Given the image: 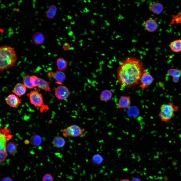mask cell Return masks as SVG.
<instances>
[{"instance_id":"cell-27","label":"cell","mask_w":181,"mask_h":181,"mask_svg":"<svg viewBox=\"0 0 181 181\" xmlns=\"http://www.w3.org/2000/svg\"><path fill=\"white\" fill-rule=\"evenodd\" d=\"M42 181H53V178L51 174H47L43 176Z\"/></svg>"},{"instance_id":"cell-31","label":"cell","mask_w":181,"mask_h":181,"mask_svg":"<svg viewBox=\"0 0 181 181\" xmlns=\"http://www.w3.org/2000/svg\"><path fill=\"white\" fill-rule=\"evenodd\" d=\"M120 181H130L129 180L127 179H121Z\"/></svg>"},{"instance_id":"cell-28","label":"cell","mask_w":181,"mask_h":181,"mask_svg":"<svg viewBox=\"0 0 181 181\" xmlns=\"http://www.w3.org/2000/svg\"><path fill=\"white\" fill-rule=\"evenodd\" d=\"M71 46L70 44L67 43H65L62 46V48L64 50H68L70 49Z\"/></svg>"},{"instance_id":"cell-17","label":"cell","mask_w":181,"mask_h":181,"mask_svg":"<svg viewBox=\"0 0 181 181\" xmlns=\"http://www.w3.org/2000/svg\"><path fill=\"white\" fill-rule=\"evenodd\" d=\"M32 40L35 44L40 45L42 44L44 40V37L42 33L39 32H35L33 35Z\"/></svg>"},{"instance_id":"cell-24","label":"cell","mask_w":181,"mask_h":181,"mask_svg":"<svg viewBox=\"0 0 181 181\" xmlns=\"http://www.w3.org/2000/svg\"><path fill=\"white\" fill-rule=\"evenodd\" d=\"M57 11V8L55 6L53 5H51L47 12V17L50 19L53 18L55 15Z\"/></svg>"},{"instance_id":"cell-3","label":"cell","mask_w":181,"mask_h":181,"mask_svg":"<svg viewBox=\"0 0 181 181\" xmlns=\"http://www.w3.org/2000/svg\"><path fill=\"white\" fill-rule=\"evenodd\" d=\"M179 109L178 106L171 102L162 104L161 107L159 114L161 121L167 123L174 118L175 113Z\"/></svg>"},{"instance_id":"cell-23","label":"cell","mask_w":181,"mask_h":181,"mask_svg":"<svg viewBox=\"0 0 181 181\" xmlns=\"http://www.w3.org/2000/svg\"><path fill=\"white\" fill-rule=\"evenodd\" d=\"M112 96V93L110 90H105L102 92L100 97L101 100L103 101L106 102L110 100Z\"/></svg>"},{"instance_id":"cell-11","label":"cell","mask_w":181,"mask_h":181,"mask_svg":"<svg viewBox=\"0 0 181 181\" xmlns=\"http://www.w3.org/2000/svg\"><path fill=\"white\" fill-rule=\"evenodd\" d=\"M143 26L145 30L152 32H154L157 29L158 25L155 19L150 18L145 21L144 23Z\"/></svg>"},{"instance_id":"cell-19","label":"cell","mask_w":181,"mask_h":181,"mask_svg":"<svg viewBox=\"0 0 181 181\" xmlns=\"http://www.w3.org/2000/svg\"><path fill=\"white\" fill-rule=\"evenodd\" d=\"M56 65L59 70L62 71L66 68L68 65V62L63 58L60 57L57 60Z\"/></svg>"},{"instance_id":"cell-13","label":"cell","mask_w":181,"mask_h":181,"mask_svg":"<svg viewBox=\"0 0 181 181\" xmlns=\"http://www.w3.org/2000/svg\"><path fill=\"white\" fill-rule=\"evenodd\" d=\"M26 88L23 84L18 83L15 85L12 92L17 96H21L26 93Z\"/></svg>"},{"instance_id":"cell-14","label":"cell","mask_w":181,"mask_h":181,"mask_svg":"<svg viewBox=\"0 0 181 181\" xmlns=\"http://www.w3.org/2000/svg\"><path fill=\"white\" fill-rule=\"evenodd\" d=\"M149 8L150 11L155 14H159L161 13L164 8L162 4L157 2L151 3L149 5Z\"/></svg>"},{"instance_id":"cell-29","label":"cell","mask_w":181,"mask_h":181,"mask_svg":"<svg viewBox=\"0 0 181 181\" xmlns=\"http://www.w3.org/2000/svg\"><path fill=\"white\" fill-rule=\"evenodd\" d=\"M2 181H13L12 179L9 177H7L4 178Z\"/></svg>"},{"instance_id":"cell-12","label":"cell","mask_w":181,"mask_h":181,"mask_svg":"<svg viewBox=\"0 0 181 181\" xmlns=\"http://www.w3.org/2000/svg\"><path fill=\"white\" fill-rule=\"evenodd\" d=\"M130 97L129 95L121 96L119 100L117 107L119 109L128 108L131 104Z\"/></svg>"},{"instance_id":"cell-2","label":"cell","mask_w":181,"mask_h":181,"mask_svg":"<svg viewBox=\"0 0 181 181\" xmlns=\"http://www.w3.org/2000/svg\"><path fill=\"white\" fill-rule=\"evenodd\" d=\"M16 52L11 47L5 45L0 48V70L3 72L6 69L15 66L17 60Z\"/></svg>"},{"instance_id":"cell-32","label":"cell","mask_w":181,"mask_h":181,"mask_svg":"<svg viewBox=\"0 0 181 181\" xmlns=\"http://www.w3.org/2000/svg\"></svg>"},{"instance_id":"cell-8","label":"cell","mask_w":181,"mask_h":181,"mask_svg":"<svg viewBox=\"0 0 181 181\" xmlns=\"http://www.w3.org/2000/svg\"><path fill=\"white\" fill-rule=\"evenodd\" d=\"M154 80L152 76L144 70L142 76L139 87L141 88H147L152 84Z\"/></svg>"},{"instance_id":"cell-26","label":"cell","mask_w":181,"mask_h":181,"mask_svg":"<svg viewBox=\"0 0 181 181\" xmlns=\"http://www.w3.org/2000/svg\"><path fill=\"white\" fill-rule=\"evenodd\" d=\"M128 114L132 116H137L139 112L138 109L135 107L130 108L128 111Z\"/></svg>"},{"instance_id":"cell-22","label":"cell","mask_w":181,"mask_h":181,"mask_svg":"<svg viewBox=\"0 0 181 181\" xmlns=\"http://www.w3.org/2000/svg\"><path fill=\"white\" fill-rule=\"evenodd\" d=\"M30 141L32 145L35 146H38L42 143V139L40 136L36 134H34L31 137Z\"/></svg>"},{"instance_id":"cell-9","label":"cell","mask_w":181,"mask_h":181,"mask_svg":"<svg viewBox=\"0 0 181 181\" xmlns=\"http://www.w3.org/2000/svg\"><path fill=\"white\" fill-rule=\"evenodd\" d=\"M47 76L49 78H53L56 80V83L61 85L62 84V82L66 78L65 73L62 71L59 70L55 72H49L48 73Z\"/></svg>"},{"instance_id":"cell-10","label":"cell","mask_w":181,"mask_h":181,"mask_svg":"<svg viewBox=\"0 0 181 181\" xmlns=\"http://www.w3.org/2000/svg\"><path fill=\"white\" fill-rule=\"evenodd\" d=\"M7 104L10 107L15 108L21 103V100L15 94L9 95L5 99Z\"/></svg>"},{"instance_id":"cell-25","label":"cell","mask_w":181,"mask_h":181,"mask_svg":"<svg viewBox=\"0 0 181 181\" xmlns=\"http://www.w3.org/2000/svg\"><path fill=\"white\" fill-rule=\"evenodd\" d=\"M103 159L100 155L96 154L94 155L92 159V163L95 165H101L103 162Z\"/></svg>"},{"instance_id":"cell-20","label":"cell","mask_w":181,"mask_h":181,"mask_svg":"<svg viewBox=\"0 0 181 181\" xmlns=\"http://www.w3.org/2000/svg\"><path fill=\"white\" fill-rule=\"evenodd\" d=\"M21 75L23 78V84L27 88L31 89L34 87L30 82L31 76L24 72L22 73Z\"/></svg>"},{"instance_id":"cell-18","label":"cell","mask_w":181,"mask_h":181,"mask_svg":"<svg viewBox=\"0 0 181 181\" xmlns=\"http://www.w3.org/2000/svg\"><path fill=\"white\" fill-rule=\"evenodd\" d=\"M170 48L173 52L178 53L181 51V39L174 40L170 45Z\"/></svg>"},{"instance_id":"cell-7","label":"cell","mask_w":181,"mask_h":181,"mask_svg":"<svg viewBox=\"0 0 181 181\" xmlns=\"http://www.w3.org/2000/svg\"><path fill=\"white\" fill-rule=\"evenodd\" d=\"M68 88L65 86L61 85L57 87L55 90V95L58 99L64 100L67 99L69 95Z\"/></svg>"},{"instance_id":"cell-16","label":"cell","mask_w":181,"mask_h":181,"mask_svg":"<svg viewBox=\"0 0 181 181\" xmlns=\"http://www.w3.org/2000/svg\"><path fill=\"white\" fill-rule=\"evenodd\" d=\"M65 141L64 138L59 135L55 136L52 141V144L54 146L58 148L63 147L65 145Z\"/></svg>"},{"instance_id":"cell-21","label":"cell","mask_w":181,"mask_h":181,"mask_svg":"<svg viewBox=\"0 0 181 181\" xmlns=\"http://www.w3.org/2000/svg\"><path fill=\"white\" fill-rule=\"evenodd\" d=\"M6 149L8 153L11 154H14L17 151V146L15 143L10 142L6 144Z\"/></svg>"},{"instance_id":"cell-4","label":"cell","mask_w":181,"mask_h":181,"mask_svg":"<svg viewBox=\"0 0 181 181\" xmlns=\"http://www.w3.org/2000/svg\"><path fill=\"white\" fill-rule=\"evenodd\" d=\"M26 96L29 97L31 103L35 107L39 108L41 111L43 112L48 109V107L43 103L42 95L36 88L27 94Z\"/></svg>"},{"instance_id":"cell-1","label":"cell","mask_w":181,"mask_h":181,"mask_svg":"<svg viewBox=\"0 0 181 181\" xmlns=\"http://www.w3.org/2000/svg\"><path fill=\"white\" fill-rule=\"evenodd\" d=\"M144 70L143 63L138 59L126 57L121 62L117 70V78L119 84L128 88L139 84Z\"/></svg>"},{"instance_id":"cell-5","label":"cell","mask_w":181,"mask_h":181,"mask_svg":"<svg viewBox=\"0 0 181 181\" xmlns=\"http://www.w3.org/2000/svg\"><path fill=\"white\" fill-rule=\"evenodd\" d=\"M85 131L84 128L76 125H70L62 131V135L65 137L81 136L84 134Z\"/></svg>"},{"instance_id":"cell-6","label":"cell","mask_w":181,"mask_h":181,"mask_svg":"<svg viewBox=\"0 0 181 181\" xmlns=\"http://www.w3.org/2000/svg\"><path fill=\"white\" fill-rule=\"evenodd\" d=\"M30 82L34 87H37L46 92L51 91L49 86L50 82L47 81L35 75L31 76Z\"/></svg>"},{"instance_id":"cell-15","label":"cell","mask_w":181,"mask_h":181,"mask_svg":"<svg viewBox=\"0 0 181 181\" xmlns=\"http://www.w3.org/2000/svg\"><path fill=\"white\" fill-rule=\"evenodd\" d=\"M167 74L171 76L173 82L177 83L181 76V71L174 68H171L167 71Z\"/></svg>"},{"instance_id":"cell-30","label":"cell","mask_w":181,"mask_h":181,"mask_svg":"<svg viewBox=\"0 0 181 181\" xmlns=\"http://www.w3.org/2000/svg\"><path fill=\"white\" fill-rule=\"evenodd\" d=\"M130 181H141L139 178L137 177H134Z\"/></svg>"}]
</instances>
